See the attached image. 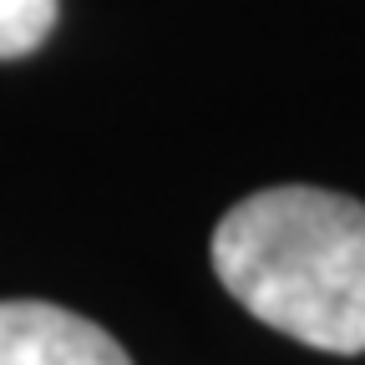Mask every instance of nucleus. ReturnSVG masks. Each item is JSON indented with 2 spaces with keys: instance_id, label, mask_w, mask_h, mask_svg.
<instances>
[{
  "instance_id": "nucleus-1",
  "label": "nucleus",
  "mask_w": 365,
  "mask_h": 365,
  "mask_svg": "<svg viewBox=\"0 0 365 365\" xmlns=\"http://www.w3.org/2000/svg\"><path fill=\"white\" fill-rule=\"evenodd\" d=\"M213 274L254 319L299 345L365 350V203L330 188H264L213 228Z\"/></svg>"
},
{
  "instance_id": "nucleus-2",
  "label": "nucleus",
  "mask_w": 365,
  "mask_h": 365,
  "mask_svg": "<svg viewBox=\"0 0 365 365\" xmlns=\"http://www.w3.org/2000/svg\"><path fill=\"white\" fill-rule=\"evenodd\" d=\"M0 365H132V355L76 309L0 299Z\"/></svg>"
},
{
  "instance_id": "nucleus-3",
  "label": "nucleus",
  "mask_w": 365,
  "mask_h": 365,
  "mask_svg": "<svg viewBox=\"0 0 365 365\" xmlns=\"http://www.w3.org/2000/svg\"><path fill=\"white\" fill-rule=\"evenodd\" d=\"M56 26V0H0V61L31 56Z\"/></svg>"
}]
</instances>
